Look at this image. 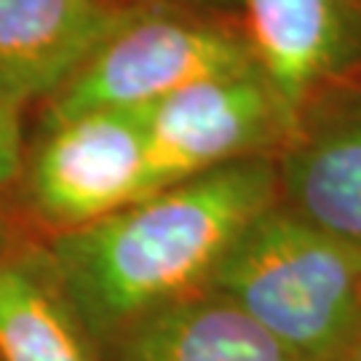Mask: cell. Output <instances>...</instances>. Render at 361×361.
<instances>
[{
  "label": "cell",
  "mask_w": 361,
  "mask_h": 361,
  "mask_svg": "<svg viewBox=\"0 0 361 361\" xmlns=\"http://www.w3.org/2000/svg\"><path fill=\"white\" fill-rule=\"evenodd\" d=\"M276 204V164L255 155L59 233L49 257L89 337L110 340L145 313L209 289L235 238Z\"/></svg>",
  "instance_id": "6da1fadb"
},
{
  "label": "cell",
  "mask_w": 361,
  "mask_h": 361,
  "mask_svg": "<svg viewBox=\"0 0 361 361\" xmlns=\"http://www.w3.org/2000/svg\"><path fill=\"white\" fill-rule=\"evenodd\" d=\"M209 289L300 361H332L361 324V246L276 204L235 238Z\"/></svg>",
  "instance_id": "7a4b0ae2"
},
{
  "label": "cell",
  "mask_w": 361,
  "mask_h": 361,
  "mask_svg": "<svg viewBox=\"0 0 361 361\" xmlns=\"http://www.w3.org/2000/svg\"><path fill=\"white\" fill-rule=\"evenodd\" d=\"M255 67L246 35L161 6H140L51 97L46 121L89 110L140 113L195 80Z\"/></svg>",
  "instance_id": "3957f363"
},
{
  "label": "cell",
  "mask_w": 361,
  "mask_h": 361,
  "mask_svg": "<svg viewBox=\"0 0 361 361\" xmlns=\"http://www.w3.org/2000/svg\"><path fill=\"white\" fill-rule=\"evenodd\" d=\"M25 174L32 212L56 235L110 217L153 193L142 116L89 110L43 121Z\"/></svg>",
  "instance_id": "277c9868"
},
{
  "label": "cell",
  "mask_w": 361,
  "mask_h": 361,
  "mask_svg": "<svg viewBox=\"0 0 361 361\" xmlns=\"http://www.w3.org/2000/svg\"><path fill=\"white\" fill-rule=\"evenodd\" d=\"M155 190L212 169L265 155L286 142L292 126L262 73L255 67L195 80L140 110Z\"/></svg>",
  "instance_id": "5b68a950"
},
{
  "label": "cell",
  "mask_w": 361,
  "mask_h": 361,
  "mask_svg": "<svg viewBox=\"0 0 361 361\" xmlns=\"http://www.w3.org/2000/svg\"><path fill=\"white\" fill-rule=\"evenodd\" d=\"M246 43L295 131L297 118L361 59V0H241Z\"/></svg>",
  "instance_id": "8992f818"
},
{
  "label": "cell",
  "mask_w": 361,
  "mask_h": 361,
  "mask_svg": "<svg viewBox=\"0 0 361 361\" xmlns=\"http://www.w3.org/2000/svg\"><path fill=\"white\" fill-rule=\"evenodd\" d=\"M140 6L113 0H0V94L25 107L56 97Z\"/></svg>",
  "instance_id": "52a82bcc"
},
{
  "label": "cell",
  "mask_w": 361,
  "mask_h": 361,
  "mask_svg": "<svg viewBox=\"0 0 361 361\" xmlns=\"http://www.w3.org/2000/svg\"><path fill=\"white\" fill-rule=\"evenodd\" d=\"M279 198L308 225L361 246V97L300 116L276 166Z\"/></svg>",
  "instance_id": "ba28073f"
},
{
  "label": "cell",
  "mask_w": 361,
  "mask_h": 361,
  "mask_svg": "<svg viewBox=\"0 0 361 361\" xmlns=\"http://www.w3.org/2000/svg\"><path fill=\"white\" fill-rule=\"evenodd\" d=\"M104 343L110 361H300L212 289L150 310Z\"/></svg>",
  "instance_id": "9c48e42d"
},
{
  "label": "cell",
  "mask_w": 361,
  "mask_h": 361,
  "mask_svg": "<svg viewBox=\"0 0 361 361\" xmlns=\"http://www.w3.org/2000/svg\"><path fill=\"white\" fill-rule=\"evenodd\" d=\"M0 361H97L51 257L0 255Z\"/></svg>",
  "instance_id": "30bf717a"
},
{
  "label": "cell",
  "mask_w": 361,
  "mask_h": 361,
  "mask_svg": "<svg viewBox=\"0 0 361 361\" xmlns=\"http://www.w3.org/2000/svg\"><path fill=\"white\" fill-rule=\"evenodd\" d=\"M19 107L0 94V195L13 188L25 174V142Z\"/></svg>",
  "instance_id": "8fae6325"
},
{
  "label": "cell",
  "mask_w": 361,
  "mask_h": 361,
  "mask_svg": "<svg viewBox=\"0 0 361 361\" xmlns=\"http://www.w3.org/2000/svg\"><path fill=\"white\" fill-rule=\"evenodd\" d=\"M332 361H361V324L356 326V332L350 335V340L343 345V350Z\"/></svg>",
  "instance_id": "7c38bea8"
},
{
  "label": "cell",
  "mask_w": 361,
  "mask_h": 361,
  "mask_svg": "<svg viewBox=\"0 0 361 361\" xmlns=\"http://www.w3.org/2000/svg\"><path fill=\"white\" fill-rule=\"evenodd\" d=\"M113 3H147V0H113Z\"/></svg>",
  "instance_id": "4fadbf2b"
}]
</instances>
